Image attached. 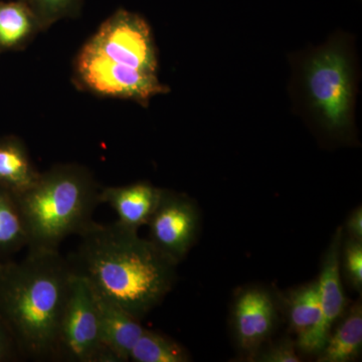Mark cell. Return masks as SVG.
Here are the masks:
<instances>
[{"label":"cell","instance_id":"1","mask_svg":"<svg viewBox=\"0 0 362 362\" xmlns=\"http://www.w3.org/2000/svg\"><path fill=\"white\" fill-rule=\"evenodd\" d=\"M80 237L77 251L68 259L71 271L84 278L98 296L138 320L173 289L178 262L140 237L136 228L119 221H94Z\"/></svg>","mask_w":362,"mask_h":362},{"label":"cell","instance_id":"2","mask_svg":"<svg viewBox=\"0 0 362 362\" xmlns=\"http://www.w3.org/2000/svg\"><path fill=\"white\" fill-rule=\"evenodd\" d=\"M59 250L28 249L0 273V320L26 357L52 358L71 277Z\"/></svg>","mask_w":362,"mask_h":362},{"label":"cell","instance_id":"3","mask_svg":"<svg viewBox=\"0 0 362 362\" xmlns=\"http://www.w3.org/2000/svg\"><path fill=\"white\" fill-rule=\"evenodd\" d=\"M101 188L90 169L80 164H57L40 173L32 187L16 197L28 249L59 250L66 237L85 232L102 204Z\"/></svg>","mask_w":362,"mask_h":362},{"label":"cell","instance_id":"4","mask_svg":"<svg viewBox=\"0 0 362 362\" xmlns=\"http://www.w3.org/2000/svg\"><path fill=\"white\" fill-rule=\"evenodd\" d=\"M52 358L70 362H109L102 344L96 297L87 281L74 272Z\"/></svg>","mask_w":362,"mask_h":362},{"label":"cell","instance_id":"5","mask_svg":"<svg viewBox=\"0 0 362 362\" xmlns=\"http://www.w3.org/2000/svg\"><path fill=\"white\" fill-rule=\"evenodd\" d=\"M73 78L78 89L96 96L131 100L144 106L152 97L169 92L157 74L113 63L85 45L74 61Z\"/></svg>","mask_w":362,"mask_h":362},{"label":"cell","instance_id":"6","mask_svg":"<svg viewBox=\"0 0 362 362\" xmlns=\"http://www.w3.org/2000/svg\"><path fill=\"white\" fill-rule=\"evenodd\" d=\"M113 62L156 74L158 59L151 30L139 14L118 9L105 20L84 45Z\"/></svg>","mask_w":362,"mask_h":362},{"label":"cell","instance_id":"7","mask_svg":"<svg viewBox=\"0 0 362 362\" xmlns=\"http://www.w3.org/2000/svg\"><path fill=\"white\" fill-rule=\"evenodd\" d=\"M306 83L316 108L333 130L349 125L352 102L349 61L341 51L328 49L311 59Z\"/></svg>","mask_w":362,"mask_h":362},{"label":"cell","instance_id":"8","mask_svg":"<svg viewBox=\"0 0 362 362\" xmlns=\"http://www.w3.org/2000/svg\"><path fill=\"white\" fill-rule=\"evenodd\" d=\"M199 223V211L194 202L185 195L164 190L147 223L149 240L180 263L197 239Z\"/></svg>","mask_w":362,"mask_h":362},{"label":"cell","instance_id":"9","mask_svg":"<svg viewBox=\"0 0 362 362\" xmlns=\"http://www.w3.org/2000/svg\"><path fill=\"white\" fill-rule=\"evenodd\" d=\"M343 230L337 228L324 257L319 276L321 317L315 329L297 340V346L304 354H319L323 349L335 321L341 316L346 305L340 276Z\"/></svg>","mask_w":362,"mask_h":362},{"label":"cell","instance_id":"10","mask_svg":"<svg viewBox=\"0 0 362 362\" xmlns=\"http://www.w3.org/2000/svg\"><path fill=\"white\" fill-rule=\"evenodd\" d=\"M233 321L240 349L252 354L275 327L276 309L270 295L256 288L243 292L233 307Z\"/></svg>","mask_w":362,"mask_h":362},{"label":"cell","instance_id":"11","mask_svg":"<svg viewBox=\"0 0 362 362\" xmlns=\"http://www.w3.org/2000/svg\"><path fill=\"white\" fill-rule=\"evenodd\" d=\"M95 297L101 326L102 344L108 361H129L131 351L144 328L140 320L118 305L96 294Z\"/></svg>","mask_w":362,"mask_h":362},{"label":"cell","instance_id":"12","mask_svg":"<svg viewBox=\"0 0 362 362\" xmlns=\"http://www.w3.org/2000/svg\"><path fill=\"white\" fill-rule=\"evenodd\" d=\"M163 192L149 182L140 181L124 187H102L100 201L113 207L119 223L138 230L148 223Z\"/></svg>","mask_w":362,"mask_h":362},{"label":"cell","instance_id":"13","mask_svg":"<svg viewBox=\"0 0 362 362\" xmlns=\"http://www.w3.org/2000/svg\"><path fill=\"white\" fill-rule=\"evenodd\" d=\"M40 173L23 140L0 138V188L18 197L35 185Z\"/></svg>","mask_w":362,"mask_h":362},{"label":"cell","instance_id":"14","mask_svg":"<svg viewBox=\"0 0 362 362\" xmlns=\"http://www.w3.org/2000/svg\"><path fill=\"white\" fill-rule=\"evenodd\" d=\"M362 346V306L357 301L319 352V362H349L358 356Z\"/></svg>","mask_w":362,"mask_h":362},{"label":"cell","instance_id":"15","mask_svg":"<svg viewBox=\"0 0 362 362\" xmlns=\"http://www.w3.org/2000/svg\"><path fill=\"white\" fill-rule=\"evenodd\" d=\"M40 32L39 23L25 4L0 1V49H23Z\"/></svg>","mask_w":362,"mask_h":362},{"label":"cell","instance_id":"16","mask_svg":"<svg viewBox=\"0 0 362 362\" xmlns=\"http://www.w3.org/2000/svg\"><path fill=\"white\" fill-rule=\"evenodd\" d=\"M28 238L16 195L0 188V258L28 247Z\"/></svg>","mask_w":362,"mask_h":362},{"label":"cell","instance_id":"17","mask_svg":"<svg viewBox=\"0 0 362 362\" xmlns=\"http://www.w3.org/2000/svg\"><path fill=\"white\" fill-rule=\"evenodd\" d=\"M289 318L298 339L315 329L320 321V289L318 281L296 290L289 299Z\"/></svg>","mask_w":362,"mask_h":362},{"label":"cell","instance_id":"18","mask_svg":"<svg viewBox=\"0 0 362 362\" xmlns=\"http://www.w3.org/2000/svg\"><path fill=\"white\" fill-rule=\"evenodd\" d=\"M129 361L135 362H187V350L170 338L145 329L135 343Z\"/></svg>","mask_w":362,"mask_h":362},{"label":"cell","instance_id":"19","mask_svg":"<svg viewBox=\"0 0 362 362\" xmlns=\"http://www.w3.org/2000/svg\"><path fill=\"white\" fill-rule=\"evenodd\" d=\"M28 7L40 30H49L66 18H76L82 11L83 0H20Z\"/></svg>","mask_w":362,"mask_h":362},{"label":"cell","instance_id":"20","mask_svg":"<svg viewBox=\"0 0 362 362\" xmlns=\"http://www.w3.org/2000/svg\"><path fill=\"white\" fill-rule=\"evenodd\" d=\"M343 263L345 274L350 284L356 290L362 288V243L349 238L343 250Z\"/></svg>","mask_w":362,"mask_h":362},{"label":"cell","instance_id":"21","mask_svg":"<svg viewBox=\"0 0 362 362\" xmlns=\"http://www.w3.org/2000/svg\"><path fill=\"white\" fill-rule=\"evenodd\" d=\"M262 362H299L294 344L289 340L279 342L261 354L257 359Z\"/></svg>","mask_w":362,"mask_h":362},{"label":"cell","instance_id":"22","mask_svg":"<svg viewBox=\"0 0 362 362\" xmlns=\"http://www.w3.org/2000/svg\"><path fill=\"white\" fill-rule=\"evenodd\" d=\"M14 349H16V346L13 337L4 324L0 320V361H6L11 358Z\"/></svg>","mask_w":362,"mask_h":362},{"label":"cell","instance_id":"23","mask_svg":"<svg viewBox=\"0 0 362 362\" xmlns=\"http://www.w3.org/2000/svg\"><path fill=\"white\" fill-rule=\"evenodd\" d=\"M346 230L349 233L351 239L361 240L362 242V209L356 207L349 214L346 221Z\"/></svg>","mask_w":362,"mask_h":362},{"label":"cell","instance_id":"24","mask_svg":"<svg viewBox=\"0 0 362 362\" xmlns=\"http://www.w3.org/2000/svg\"><path fill=\"white\" fill-rule=\"evenodd\" d=\"M4 266H6V263H2V262H0V273H1V271L4 270Z\"/></svg>","mask_w":362,"mask_h":362}]
</instances>
